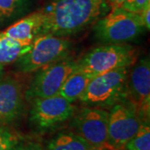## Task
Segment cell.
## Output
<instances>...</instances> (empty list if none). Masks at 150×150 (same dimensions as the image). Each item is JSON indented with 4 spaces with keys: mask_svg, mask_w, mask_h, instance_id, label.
Here are the masks:
<instances>
[{
    "mask_svg": "<svg viewBox=\"0 0 150 150\" xmlns=\"http://www.w3.org/2000/svg\"><path fill=\"white\" fill-rule=\"evenodd\" d=\"M143 119L132 103L123 99L108 111V145L109 150H123L139 129Z\"/></svg>",
    "mask_w": 150,
    "mask_h": 150,
    "instance_id": "cell-6",
    "label": "cell"
},
{
    "mask_svg": "<svg viewBox=\"0 0 150 150\" xmlns=\"http://www.w3.org/2000/svg\"><path fill=\"white\" fill-rule=\"evenodd\" d=\"M32 43L27 44L13 40L10 38L0 37V64H8L16 62L31 48Z\"/></svg>",
    "mask_w": 150,
    "mask_h": 150,
    "instance_id": "cell-15",
    "label": "cell"
},
{
    "mask_svg": "<svg viewBox=\"0 0 150 150\" xmlns=\"http://www.w3.org/2000/svg\"><path fill=\"white\" fill-rule=\"evenodd\" d=\"M123 150H150L149 120H143L139 129Z\"/></svg>",
    "mask_w": 150,
    "mask_h": 150,
    "instance_id": "cell-17",
    "label": "cell"
},
{
    "mask_svg": "<svg viewBox=\"0 0 150 150\" xmlns=\"http://www.w3.org/2000/svg\"><path fill=\"white\" fill-rule=\"evenodd\" d=\"M92 79L93 78L89 75L79 69L78 66V69L68 77L59 94L71 103L75 102L79 100L84 93Z\"/></svg>",
    "mask_w": 150,
    "mask_h": 150,
    "instance_id": "cell-13",
    "label": "cell"
},
{
    "mask_svg": "<svg viewBox=\"0 0 150 150\" xmlns=\"http://www.w3.org/2000/svg\"><path fill=\"white\" fill-rule=\"evenodd\" d=\"M29 112V121L38 130L56 128L69 120L74 112L73 103L57 94L47 98L32 99Z\"/></svg>",
    "mask_w": 150,
    "mask_h": 150,
    "instance_id": "cell-8",
    "label": "cell"
},
{
    "mask_svg": "<svg viewBox=\"0 0 150 150\" xmlns=\"http://www.w3.org/2000/svg\"><path fill=\"white\" fill-rule=\"evenodd\" d=\"M42 25L43 14L41 10H38L13 23L4 31L1 32V34L20 43L30 44L35 38L40 35Z\"/></svg>",
    "mask_w": 150,
    "mask_h": 150,
    "instance_id": "cell-12",
    "label": "cell"
},
{
    "mask_svg": "<svg viewBox=\"0 0 150 150\" xmlns=\"http://www.w3.org/2000/svg\"><path fill=\"white\" fill-rule=\"evenodd\" d=\"M129 68H121L93 77L79 101L88 107H112L125 99Z\"/></svg>",
    "mask_w": 150,
    "mask_h": 150,
    "instance_id": "cell-4",
    "label": "cell"
},
{
    "mask_svg": "<svg viewBox=\"0 0 150 150\" xmlns=\"http://www.w3.org/2000/svg\"><path fill=\"white\" fill-rule=\"evenodd\" d=\"M136 59V49L133 46L126 43H107L88 51L78 62V66L93 78L112 70L131 67Z\"/></svg>",
    "mask_w": 150,
    "mask_h": 150,
    "instance_id": "cell-3",
    "label": "cell"
},
{
    "mask_svg": "<svg viewBox=\"0 0 150 150\" xmlns=\"http://www.w3.org/2000/svg\"><path fill=\"white\" fill-rule=\"evenodd\" d=\"M140 17L144 26L145 29H150V3L144 8V9L140 13Z\"/></svg>",
    "mask_w": 150,
    "mask_h": 150,
    "instance_id": "cell-20",
    "label": "cell"
},
{
    "mask_svg": "<svg viewBox=\"0 0 150 150\" xmlns=\"http://www.w3.org/2000/svg\"><path fill=\"white\" fill-rule=\"evenodd\" d=\"M46 150H98L74 132L65 131L54 136L48 142Z\"/></svg>",
    "mask_w": 150,
    "mask_h": 150,
    "instance_id": "cell-14",
    "label": "cell"
},
{
    "mask_svg": "<svg viewBox=\"0 0 150 150\" xmlns=\"http://www.w3.org/2000/svg\"><path fill=\"white\" fill-rule=\"evenodd\" d=\"M21 84L12 78L0 79V122L9 123L18 118L23 109Z\"/></svg>",
    "mask_w": 150,
    "mask_h": 150,
    "instance_id": "cell-11",
    "label": "cell"
},
{
    "mask_svg": "<svg viewBox=\"0 0 150 150\" xmlns=\"http://www.w3.org/2000/svg\"><path fill=\"white\" fill-rule=\"evenodd\" d=\"M34 0H0V23H8L29 11Z\"/></svg>",
    "mask_w": 150,
    "mask_h": 150,
    "instance_id": "cell-16",
    "label": "cell"
},
{
    "mask_svg": "<svg viewBox=\"0 0 150 150\" xmlns=\"http://www.w3.org/2000/svg\"><path fill=\"white\" fill-rule=\"evenodd\" d=\"M3 72H4V65L0 64V79H1V77H2Z\"/></svg>",
    "mask_w": 150,
    "mask_h": 150,
    "instance_id": "cell-23",
    "label": "cell"
},
{
    "mask_svg": "<svg viewBox=\"0 0 150 150\" xmlns=\"http://www.w3.org/2000/svg\"><path fill=\"white\" fill-rule=\"evenodd\" d=\"M77 69L78 62L67 57L38 69L24 93L25 99L31 101L59 94L68 77Z\"/></svg>",
    "mask_w": 150,
    "mask_h": 150,
    "instance_id": "cell-7",
    "label": "cell"
},
{
    "mask_svg": "<svg viewBox=\"0 0 150 150\" xmlns=\"http://www.w3.org/2000/svg\"><path fill=\"white\" fill-rule=\"evenodd\" d=\"M108 111L102 108L85 107L73 120L74 133L79 134L93 148L109 150L108 145Z\"/></svg>",
    "mask_w": 150,
    "mask_h": 150,
    "instance_id": "cell-9",
    "label": "cell"
},
{
    "mask_svg": "<svg viewBox=\"0 0 150 150\" xmlns=\"http://www.w3.org/2000/svg\"><path fill=\"white\" fill-rule=\"evenodd\" d=\"M18 143L13 134L0 127V150H11Z\"/></svg>",
    "mask_w": 150,
    "mask_h": 150,
    "instance_id": "cell-18",
    "label": "cell"
},
{
    "mask_svg": "<svg viewBox=\"0 0 150 150\" xmlns=\"http://www.w3.org/2000/svg\"><path fill=\"white\" fill-rule=\"evenodd\" d=\"M110 9L106 0H50L40 9L43 14L40 34L64 38L74 35L93 25Z\"/></svg>",
    "mask_w": 150,
    "mask_h": 150,
    "instance_id": "cell-1",
    "label": "cell"
},
{
    "mask_svg": "<svg viewBox=\"0 0 150 150\" xmlns=\"http://www.w3.org/2000/svg\"><path fill=\"white\" fill-rule=\"evenodd\" d=\"M149 3L150 0H124L121 7L130 12L140 13Z\"/></svg>",
    "mask_w": 150,
    "mask_h": 150,
    "instance_id": "cell-19",
    "label": "cell"
},
{
    "mask_svg": "<svg viewBox=\"0 0 150 150\" xmlns=\"http://www.w3.org/2000/svg\"><path fill=\"white\" fill-rule=\"evenodd\" d=\"M111 8H117V7H121L123 4L124 0H106Z\"/></svg>",
    "mask_w": 150,
    "mask_h": 150,
    "instance_id": "cell-22",
    "label": "cell"
},
{
    "mask_svg": "<svg viewBox=\"0 0 150 150\" xmlns=\"http://www.w3.org/2000/svg\"><path fill=\"white\" fill-rule=\"evenodd\" d=\"M94 36L104 44H121L133 41L144 31L140 17L122 7L111 8L106 15L93 24Z\"/></svg>",
    "mask_w": 150,
    "mask_h": 150,
    "instance_id": "cell-2",
    "label": "cell"
},
{
    "mask_svg": "<svg viewBox=\"0 0 150 150\" xmlns=\"http://www.w3.org/2000/svg\"><path fill=\"white\" fill-rule=\"evenodd\" d=\"M125 99L132 103L143 120H149L150 112V62L144 57L129 70Z\"/></svg>",
    "mask_w": 150,
    "mask_h": 150,
    "instance_id": "cell-10",
    "label": "cell"
},
{
    "mask_svg": "<svg viewBox=\"0 0 150 150\" xmlns=\"http://www.w3.org/2000/svg\"><path fill=\"white\" fill-rule=\"evenodd\" d=\"M0 37H1V32H0Z\"/></svg>",
    "mask_w": 150,
    "mask_h": 150,
    "instance_id": "cell-24",
    "label": "cell"
},
{
    "mask_svg": "<svg viewBox=\"0 0 150 150\" xmlns=\"http://www.w3.org/2000/svg\"><path fill=\"white\" fill-rule=\"evenodd\" d=\"M11 150H44L40 145L34 143L27 144H17Z\"/></svg>",
    "mask_w": 150,
    "mask_h": 150,
    "instance_id": "cell-21",
    "label": "cell"
},
{
    "mask_svg": "<svg viewBox=\"0 0 150 150\" xmlns=\"http://www.w3.org/2000/svg\"><path fill=\"white\" fill-rule=\"evenodd\" d=\"M71 51V42L64 37L49 33L40 34L32 42L30 49L16 61L23 73H33L54 62L67 58Z\"/></svg>",
    "mask_w": 150,
    "mask_h": 150,
    "instance_id": "cell-5",
    "label": "cell"
}]
</instances>
